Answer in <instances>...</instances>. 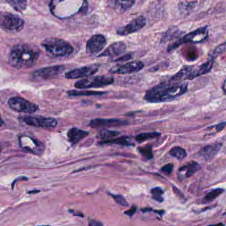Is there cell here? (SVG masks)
<instances>
[{
  "label": "cell",
  "mask_w": 226,
  "mask_h": 226,
  "mask_svg": "<svg viewBox=\"0 0 226 226\" xmlns=\"http://www.w3.org/2000/svg\"><path fill=\"white\" fill-rule=\"evenodd\" d=\"M187 82H174L170 79L160 82L146 91L144 99L149 103L171 102L188 91Z\"/></svg>",
  "instance_id": "obj_1"
},
{
  "label": "cell",
  "mask_w": 226,
  "mask_h": 226,
  "mask_svg": "<svg viewBox=\"0 0 226 226\" xmlns=\"http://www.w3.org/2000/svg\"><path fill=\"white\" fill-rule=\"evenodd\" d=\"M39 54V49L35 47L25 43L18 44L11 48L7 62L17 69H28L35 65Z\"/></svg>",
  "instance_id": "obj_2"
},
{
  "label": "cell",
  "mask_w": 226,
  "mask_h": 226,
  "mask_svg": "<svg viewBox=\"0 0 226 226\" xmlns=\"http://www.w3.org/2000/svg\"><path fill=\"white\" fill-rule=\"evenodd\" d=\"M42 47L48 55L53 58L68 56L74 52V48L69 42L55 37H49L42 41Z\"/></svg>",
  "instance_id": "obj_3"
},
{
  "label": "cell",
  "mask_w": 226,
  "mask_h": 226,
  "mask_svg": "<svg viewBox=\"0 0 226 226\" xmlns=\"http://www.w3.org/2000/svg\"><path fill=\"white\" fill-rule=\"evenodd\" d=\"M209 36L208 26H203L200 28L197 29L192 32L187 34L181 38L177 39L173 43L170 44L168 47V51L174 50L180 46L188 43V42H192V43H201L206 41Z\"/></svg>",
  "instance_id": "obj_4"
},
{
  "label": "cell",
  "mask_w": 226,
  "mask_h": 226,
  "mask_svg": "<svg viewBox=\"0 0 226 226\" xmlns=\"http://www.w3.org/2000/svg\"><path fill=\"white\" fill-rule=\"evenodd\" d=\"M114 78L111 76H96L80 80L75 82L74 87L78 89H88L92 88H101L113 84Z\"/></svg>",
  "instance_id": "obj_5"
},
{
  "label": "cell",
  "mask_w": 226,
  "mask_h": 226,
  "mask_svg": "<svg viewBox=\"0 0 226 226\" xmlns=\"http://www.w3.org/2000/svg\"><path fill=\"white\" fill-rule=\"evenodd\" d=\"M24 20L15 14L4 12L0 15V26L3 30L10 33H18L23 29Z\"/></svg>",
  "instance_id": "obj_6"
},
{
  "label": "cell",
  "mask_w": 226,
  "mask_h": 226,
  "mask_svg": "<svg viewBox=\"0 0 226 226\" xmlns=\"http://www.w3.org/2000/svg\"><path fill=\"white\" fill-rule=\"evenodd\" d=\"M19 119L29 126L42 129H53L58 124V121L56 119L41 116H19Z\"/></svg>",
  "instance_id": "obj_7"
},
{
  "label": "cell",
  "mask_w": 226,
  "mask_h": 226,
  "mask_svg": "<svg viewBox=\"0 0 226 226\" xmlns=\"http://www.w3.org/2000/svg\"><path fill=\"white\" fill-rule=\"evenodd\" d=\"M7 105L13 111L18 113L32 114L39 110V106L21 97H12L7 101Z\"/></svg>",
  "instance_id": "obj_8"
},
{
  "label": "cell",
  "mask_w": 226,
  "mask_h": 226,
  "mask_svg": "<svg viewBox=\"0 0 226 226\" xmlns=\"http://www.w3.org/2000/svg\"><path fill=\"white\" fill-rule=\"evenodd\" d=\"M62 65H54L47 67L34 71L31 73V79L33 80H47L56 78L64 70Z\"/></svg>",
  "instance_id": "obj_9"
},
{
  "label": "cell",
  "mask_w": 226,
  "mask_h": 226,
  "mask_svg": "<svg viewBox=\"0 0 226 226\" xmlns=\"http://www.w3.org/2000/svg\"><path fill=\"white\" fill-rule=\"evenodd\" d=\"M19 145L24 150L35 154H41L45 150V146L39 140L28 135H22L19 138Z\"/></svg>",
  "instance_id": "obj_10"
},
{
  "label": "cell",
  "mask_w": 226,
  "mask_h": 226,
  "mask_svg": "<svg viewBox=\"0 0 226 226\" xmlns=\"http://www.w3.org/2000/svg\"><path fill=\"white\" fill-rule=\"evenodd\" d=\"M106 44V39L104 35L101 34L94 35L87 41L86 47V53L91 56H96L104 49Z\"/></svg>",
  "instance_id": "obj_11"
},
{
  "label": "cell",
  "mask_w": 226,
  "mask_h": 226,
  "mask_svg": "<svg viewBox=\"0 0 226 226\" xmlns=\"http://www.w3.org/2000/svg\"><path fill=\"white\" fill-rule=\"evenodd\" d=\"M99 64H94L90 66H86L75 69L68 70L64 73V77L67 79H79L88 77L98 72Z\"/></svg>",
  "instance_id": "obj_12"
},
{
  "label": "cell",
  "mask_w": 226,
  "mask_h": 226,
  "mask_svg": "<svg viewBox=\"0 0 226 226\" xmlns=\"http://www.w3.org/2000/svg\"><path fill=\"white\" fill-rule=\"evenodd\" d=\"M145 25L146 19L144 16L141 15L132 20L127 25L119 27L116 30V33L120 36L129 35L142 29Z\"/></svg>",
  "instance_id": "obj_13"
},
{
  "label": "cell",
  "mask_w": 226,
  "mask_h": 226,
  "mask_svg": "<svg viewBox=\"0 0 226 226\" xmlns=\"http://www.w3.org/2000/svg\"><path fill=\"white\" fill-rule=\"evenodd\" d=\"M145 67V64L140 61H134L128 62L125 64L117 65L111 68L109 70V72L111 74H128L137 72L141 70Z\"/></svg>",
  "instance_id": "obj_14"
},
{
  "label": "cell",
  "mask_w": 226,
  "mask_h": 226,
  "mask_svg": "<svg viewBox=\"0 0 226 226\" xmlns=\"http://www.w3.org/2000/svg\"><path fill=\"white\" fill-rule=\"evenodd\" d=\"M128 121L118 119H94L91 120L89 126L92 128H106L127 125Z\"/></svg>",
  "instance_id": "obj_15"
},
{
  "label": "cell",
  "mask_w": 226,
  "mask_h": 226,
  "mask_svg": "<svg viewBox=\"0 0 226 226\" xmlns=\"http://www.w3.org/2000/svg\"><path fill=\"white\" fill-rule=\"evenodd\" d=\"M125 50H126V45L124 42H116L114 43L111 44L110 47H108L106 50H105L102 53L99 54L98 56H106L110 57V58H113V57L121 55V54L125 52Z\"/></svg>",
  "instance_id": "obj_16"
},
{
  "label": "cell",
  "mask_w": 226,
  "mask_h": 226,
  "mask_svg": "<svg viewBox=\"0 0 226 226\" xmlns=\"http://www.w3.org/2000/svg\"><path fill=\"white\" fill-rule=\"evenodd\" d=\"M89 135V132L80 129L77 127H72L68 131L67 137L68 141L72 144H76Z\"/></svg>",
  "instance_id": "obj_17"
},
{
  "label": "cell",
  "mask_w": 226,
  "mask_h": 226,
  "mask_svg": "<svg viewBox=\"0 0 226 226\" xmlns=\"http://www.w3.org/2000/svg\"><path fill=\"white\" fill-rule=\"evenodd\" d=\"M214 60L210 59L208 61L204 62V63L198 66V67L194 66L192 72L190 76V80L196 78L197 77L204 75V74L211 72L214 66Z\"/></svg>",
  "instance_id": "obj_18"
},
{
  "label": "cell",
  "mask_w": 226,
  "mask_h": 226,
  "mask_svg": "<svg viewBox=\"0 0 226 226\" xmlns=\"http://www.w3.org/2000/svg\"><path fill=\"white\" fill-rule=\"evenodd\" d=\"M222 144L217 143L207 145L203 147L200 151V154L202 156L206 161H209L213 159L216 156V154L219 153L222 148Z\"/></svg>",
  "instance_id": "obj_19"
},
{
  "label": "cell",
  "mask_w": 226,
  "mask_h": 226,
  "mask_svg": "<svg viewBox=\"0 0 226 226\" xmlns=\"http://www.w3.org/2000/svg\"><path fill=\"white\" fill-rule=\"evenodd\" d=\"M193 68L194 66H184L178 72L174 74L170 79L174 82H184V80H190Z\"/></svg>",
  "instance_id": "obj_20"
},
{
  "label": "cell",
  "mask_w": 226,
  "mask_h": 226,
  "mask_svg": "<svg viewBox=\"0 0 226 226\" xmlns=\"http://www.w3.org/2000/svg\"><path fill=\"white\" fill-rule=\"evenodd\" d=\"M182 35V31L180 30L178 27L172 26L168 29L164 33V35H162L161 38V42L165 43V42L172 41L173 39H178Z\"/></svg>",
  "instance_id": "obj_21"
},
{
  "label": "cell",
  "mask_w": 226,
  "mask_h": 226,
  "mask_svg": "<svg viewBox=\"0 0 226 226\" xmlns=\"http://www.w3.org/2000/svg\"><path fill=\"white\" fill-rule=\"evenodd\" d=\"M107 94L105 91H84V90H68L67 94L68 97H79V96H102Z\"/></svg>",
  "instance_id": "obj_22"
},
{
  "label": "cell",
  "mask_w": 226,
  "mask_h": 226,
  "mask_svg": "<svg viewBox=\"0 0 226 226\" xmlns=\"http://www.w3.org/2000/svg\"><path fill=\"white\" fill-rule=\"evenodd\" d=\"M114 3V9L118 13H124L127 11L135 4V1H115Z\"/></svg>",
  "instance_id": "obj_23"
},
{
  "label": "cell",
  "mask_w": 226,
  "mask_h": 226,
  "mask_svg": "<svg viewBox=\"0 0 226 226\" xmlns=\"http://www.w3.org/2000/svg\"><path fill=\"white\" fill-rule=\"evenodd\" d=\"M200 169V166L198 162L195 161H190L187 165L180 168V171H186V176L190 177L195 173L196 171Z\"/></svg>",
  "instance_id": "obj_24"
},
{
  "label": "cell",
  "mask_w": 226,
  "mask_h": 226,
  "mask_svg": "<svg viewBox=\"0 0 226 226\" xmlns=\"http://www.w3.org/2000/svg\"><path fill=\"white\" fill-rule=\"evenodd\" d=\"M100 144L102 145H111V144H117L122 146H133L134 145L133 143L131 142V140L128 137H122L118 139H113L109 141H102L100 142Z\"/></svg>",
  "instance_id": "obj_25"
},
{
  "label": "cell",
  "mask_w": 226,
  "mask_h": 226,
  "mask_svg": "<svg viewBox=\"0 0 226 226\" xmlns=\"http://www.w3.org/2000/svg\"><path fill=\"white\" fill-rule=\"evenodd\" d=\"M119 132L118 131H114V130H110L106 129H104L99 131L97 135V137L98 139L103 140V141H109V140H111L114 137L118 136L119 135Z\"/></svg>",
  "instance_id": "obj_26"
},
{
  "label": "cell",
  "mask_w": 226,
  "mask_h": 226,
  "mask_svg": "<svg viewBox=\"0 0 226 226\" xmlns=\"http://www.w3.org/2000/svg\"><path fill=\"white\" fill-rule=\"evenodd\" d=\"M198 1H182L178 4V10L182 13L188 14L192 11Z\"/></svg>",
  "instance_id": "obj_27"
},
{
  "label": "cell",
  "mask_w": 226,
  "mask_h": 226,
  "mask_svg": "<svg viewBox=\"0 0 226 226\" xmlns=\"http://www.w3.org/2000/svg\"><path fill=\"white\" fill-rule=\"evenodd\" d=\"M169 154L178 160H183L187 156V153L184 148L181 147H174L169 151Z\"/></svg>",
  "instance_id": "obj_28"
},
{
  "label": "cell",
  "mask_w": 226,
  "mask_h": 226,
  "mask_svg": "<svg viewBox=\"0 0 226 226\" xmlns=\"http://www.w3.org/2000/svg\"><path fill=\"white\" fill-rule=\"evenodd\" d=\"M161 133L159 132H147L142 133L135 136V140L139 143H143L145 141H147L148 139H154L156 137L161 136Z\"/></svg>",
  "instance_id": "obj_29"
},
{
  "label": "cell",
  "mask_w": 226,
  "mask_h": 226,
  "mask_svg": "<svg viewBox=\"0 0 226 226\" xmlns=\"http://www.w3.org/2000/svg\"><path fill=\"white\" fill-rule=\"evenodd\" d=\"M11 7L18 12H22L25 10L27 7V1H19V0H7L6 1Z\"/></svg>",
  "instance_id": "obj_30"
},
{
  "label": "cell",
  "mask_w": 226,
  "mask_h": 226,
  "mask_svg": "<svg viewBox=\"0 0 226 226\" xmlns=\"http://www.w3.org/2000/svg\"><path fill=\"white\" fill-rule=\"evenodd\" d=\"M224 192V189H223V188H216V189L211 190L205 196L204 199H203V201L207 203L212 202L219 196L221 195Z\"/></svg>",
  "instance_id": "obj_31"
},
{
  "label": "cell",
  "mask_w": 226,
  "mask_h": 226,
  "mask_svg": "<svg viewBox=\"0 0 226 226\" xmlns=\"http://www.w3.org/2000/svg\"><path fill=\"white\" fill-rule=\"evenodd\" d=\"M225 52H226V41L223 42L222 44H220L214 48V49L209 54V57H210V59L214 60L216 58H217V56H219L220 54L224 53Z\"/></svg>",
  "instance_id": "obj_32"
},
{
  "label": "cell",
  "mask_w": 226,
  "mask_h": 226,
  "mask_svg": "<svg viewBox=\"0 0 226 226\" xmlns=\"http://www.w3.org/2000/svg\"><path fill=\"white\" fill-rule=\"evenodd\" d=\"M138 151L141 154V155L145 157V159H147L148 160L153 159V150L152 148L150 146L147 145L145 146V147H139L138 148Z\"/></svg>",
  "instance_id": "obj_33"
},
{
  "label": "cell",
  "mask_w": 226,
  "mask_h": 226,
  "mask_svg": "<svg viewBox=\"0 0 226 226\" xmlns=\"http://www.w3.org/2000/svg\"><path fill=\"white\" fill-rule=\"evenodd\" d=\"M151 193L152 194V198L153 200H156V201L159 202H162L163 199L162 195L164 194V191L162 190L161 188L160 187H155L153 188L152 190H151Z\"/></svg>",
  "instance_id": "obj_34"
},
{
  "label": "cell",
  "mask_w": 226,
  "mask_h": 226,
  "mask_svg": "<svg viewBox=\"0 0 226 226\" xmlns=\"http://www.w3.org/2000/svg\"><path fill=\"white\" fill-rule=\"evenodd\" d=\"M225 126H226V121H222L221 123H219V124H217L211 125V126L208 127L206 129V130L209 131H212V133L210 134L211 135H212V134L222 131L225 127Z\"/></svg>",
  "instance_id": "obj_35"
},
{
  "label": "cell",
  "mask_w": 226,
  "mask_h": 226,
  "mask_svg": "<svg viewBox=\"0 0 226 226\" xmlns=\"http://www.w3.org/2000/svg\"><path fill=\"white\" fill-rule=\"evenodd\" d=\"M110 195L112 197L113 199L114 200V201H115L117 204H118L119 205L122 206H124V207H127L129 206L128 202L125 200L124 197L123 196L118 195V194H117V195H114V194H110Z\"/></svg>",
  "instance_id": "obj_36"
},
{
  "label": "cell",
  "mask_w": 226,
  "mask_h": 226,
  "mask_svg": "<svg viewBox=\"0 0 226 226\" xmlns=\"http://www.w3.org/2000/svg\"><path fill=\"white\" fill-rule=\"evenodd\" d=\"M173 170V165L170 164V163L163 166L161 168L162 172H163V173H165L168 176L170 175V174L172 173Z\"/></svg>",
  "instance_id": "obj_37"
},
{
  "label": "cell",
  "mask_w": 226,
  "mask_h": 226,
  "mask_svg": "<svg viewBox=\"0 0 226 226\" xmlns=\"http://www.w3.org/2000/svg\"><path fill=\"white\" fill-rule=\"evenodd\" d=\"M134 54L133 53H127L126 54H125V55L122 56L121 57H119V59H116L115 62H123V61H128V60H130L133 57Z\"/></svg>",
  "instance_id": "obj_38"
},
{
  "label": "cell",
  "mask_w": 226,
  "mask_h": 226,
  "mask_svg": "<svg viewBox=\"0 0 226 226\" xmlns=\"http://www.w3.org/2000/svg\"><path fill=\"white\" fill-rule=\"evenodd\" d=\"M136 211H137V207L135 206H132V208H131L130 210H129L127 211H125V214H126V215L130 216V217H132L134 214H135V213L136 212Z\"/></svg>",
  "instance_id": "obj_39"
},
{
  "label": "cell",
  "mask_w": 226,
  "mask_h": 226,
  "mask_svg": "<svg viewBox=\"0 0 226 226\" xmlns=\"http://www.w3.org/2000/svg\"><path fill=\"white\" fill-rule=\"evenodd\" d=\"M88 226H104L102 222L99 221H96V220L91 219L89 221V225Z\"/></svg>",
  "instance_id": "obj_40"
},
{
  "label": "cell",
  "mask_w": 226,
  "mask_h": 226,
  "mask_svg": "<svg viewBox=\"0 0 226 226\" xmlns=\"http://www.w3.org/2000/svg\"><path fill=\"white\" fill-rule=\"evenodd\" d=\"M173 191H174V192L176 194V195H178V196L180 197V198H183V197H184V195H183L181 192L180 191L178 188H176L175 187H173Z\"/></svg>",
  "instance_id": "obj_41"
},
{
  "label": "cell",
  "mask_w": 226,
  "mask_h": 226,
  "mask_svg": "<svg viewBox=\"0 0 226 226\" xmlns=\"http://www.w3.org/2000/svg\"><path fill=\"white\" fill-rule=\"evenodd\" d=\"M222 91H223V93H224V95L226 96V79L224 80V83H223V85H222Z\"/></svg>",
  "instance_id": "obj_42"
},
{
  "label": "cell",
  "mask_w": 226,
  "mask_h": 226,
  "mask_svg": "<svg viewBox=\"0 0 226 226\" xmlns=\"http://www.w3.org/2000/svg\"><path fill=\"white\" fill-rule=\"evenodd\" d=\"M208 226H225L224 224H222V223H219V224H213V225H209Z\"/></svg>",
  "instance_id": "obj_43"
},
{
  "label": "cell",
  "mask_w": 226,
  "mask_h": 226,
  "mask_svg": "<svg viewBox=\"0 0 226 226\" xmlns=\"http://www.w3.org/2000/svg\"><path fill=\"white\" fill-rule=\"evenodd\" d=\"M155 212L156 213H158V214H160V215H162V214H163V213H164V211H162V210H161V211H155Z\"/></svg>",
  "instance_id": "obj_44"
},
{
  "label": "cell",
  "mask_w": 226,
  "mask_h": 226,
  "mask_svg": "<svg viewBox=\"0 0 226 226\" xmlns=\"http://www.w3.org/2000/svg\"><path fill=\"white\" fill-rule=\"evenodd\" d=\"M37 192H39V190H35V191H29V193H37Z\"/></svg>",
  "instance_id": "obj_45"
},
{
  "label": "cell",
  "mask_w": 226,
  "mask_h": 226,
  "mask_svg": "<svg viewBox=\"0 0 226 226\" xmlns=\"http://www.w3.org/2000/svg\"><path fill=\"white\" fill-rule=\"evenodd\" d=\"M4 120L2 119V120H1V125H2L3 124H4Z\"/></svg>",
  "instance_id": "obj_46"
},
{
  "label": "cell",
  "mask_w": 226,
  "mask_h": 226,
  "mask_svg": "<svg viewBox=\"0 0 226 226\" xmlns=\"http://www.w3.org/2000/svg\"><path fill=\"white\" fill-rule=\"evenodd\" d=\"M39 226H48V225H39Z\"/></svg>",
  "instance_id": "obj_47"
},
{
  "label": "cell",
  "mask_w": 226,
  "mask_h": 226,
  "mask_svg": "<svg viewBox=\"0 0 226 226\" xmlns=\"http://www.w3.org/2000/svg\"><path fill=\"white\" fill-rule=\"evenodd\" d=\"M226 214V211H225V214Z\"/></svg>",
  "instance_id": "obj_48"
}]
</instances>
